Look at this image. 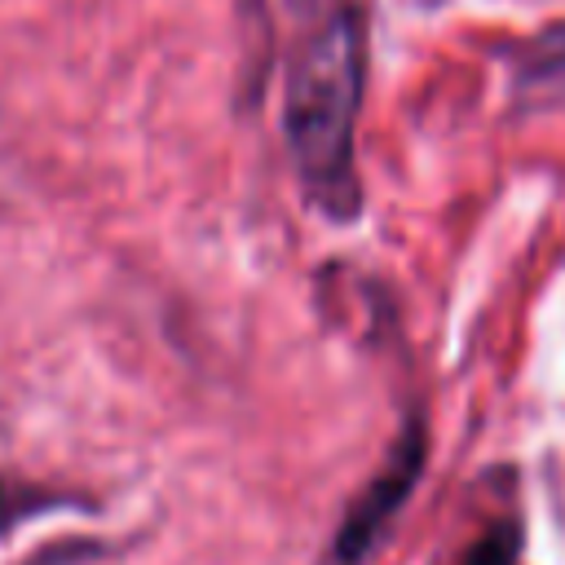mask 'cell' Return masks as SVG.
<instances>
[{
	"label": "cell",
	"mask_w": 565,
	"mask_h": 565,
	"mask_svg": "<svg viewBox=\"0 0 565 565\" xmlns=\"http://www.w3.org/2000/svg\"><path fill=\"white\" fill-rule=\"evenodd\" d=\"M366 88V35L353 4L322 13L296 44L282 88V132L305 199L335 221L362 203L353 137Z\"/></svg>",
	"instance_id": "1"
},
{
	"label": "cell",
	"mask_w": 565,
	"mask_h": 565,
	"mask_svg": "<svg viewBox=\"0 0 565 565\" xmlns=\"http://www.w3.org/2000/svg\"><path fill=\"white\" fill-rule=\"evenodd\" d=\"M419 459H424V441H419V428H411V437H402V446L393 450V459L384 463V472L366 486V494L353 503V512H349V521H344V530H340V556L344 561H353V556H362L366 547H371V539L388 525V516H393V508L411 494V486H415V472H419Z\"/></svg>",
	"instance_id": "2"
},
{
	"label": "cell",
	"mask_w": 565,
	"mask_h": 565,
	"mask_svg": "<svg viewBox=\"0 0 565 565\" xmlns=\"http://www.w3.org/2000/svg\"><path fill=\"white\" fill-rule=\"evenodd\" d=\"M463 565H521V561H516V534H512L508 525L494 530V534H486V539L468 552Z\"/></svg>",
	"instance_id": "3"
},
{
	"label": "cell",
	"mask_w": 565,
	"mask_h": 565,
	"mask_svg": "<svg viewBox=\"0 0 565 565\" xmlns=\"http://www.w3.org/2000/svg\"><path fill=\"white\" fill-rule=\"evenodd\" d=\"M13 516H18V494H13V490L0 481V534L13 525Z\"/></svg>",
	"instance_id": "4"
}]
</instances>
